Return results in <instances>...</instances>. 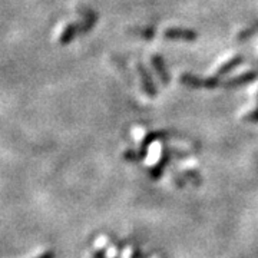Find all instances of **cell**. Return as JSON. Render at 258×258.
I'll return each mask as SVG.
<instances>
[{
    "label": "cell",
    "mask_w": 258,
    "mask_h": 258,
    "mask_svg": "<svg viewBox=\"0 0 258 258\" xmlns=\"http://www.w3.org/2000/svg\"><path fill=\"white\" fill-rule=\"evenodd\" d=\"M244 62V56H234L232 59H230L228 62H225V63L222 64L221 68L218 69V72H217V76H220V78H222V76H225V75H228L230 72H232L235 68H238L241 63Z\"/></svg>",
    "instance_id": "7"
},
{
    "label": "cell",
    "mask_w": 258,
    "mask_h": 258,
    "mask_svg": "<svg viewBox=\"0 0 258 258\" xmlns=\"http://www.w3.org/2000/svg\"><path fill=\"white\" fill-rule=\"evenodd\" d=\"M76 35H79V23L68 25V26L63 29V32H62L60 37H59L60 45H68V43H71Z\"/></svg>",
    "instance_id": "8"
},
{
    "label": "cell",
    "mask_w": 258,
    "mask_h": 258,
    "mask_svg": "<svg viewBox=\"0 0 258 258\" xmlns=\"http://www.w3.org/2000/svg\"><path fill=\"white\" fill-rule=\"evenodd\" d=\"M164 37L169 40H184V42H194L198 33L195 30L184 28H168L164 32Z\"/></svg>",
    "instance_id": "3"
},
{
    "label": "cell",
    "mask_w": 258,
    "mask_h": 258,
    "mask_svg": "<svg viewBox=\"0 0 258 258\" xmlns=\"http://www.w3.org/2000/svg\"><path fill=\"white\" fill-rule=\"evenodd\" d=\"M179 81L184 83L185 86L188 88H192V89H217L220 88L221 83V78L220 76H212V78H207V79H203V78H198L192 74H182Z\"/></svg>",
    "instance_id": "1"
},
{
    "label": "cell",
    "mask_w": 258,
    "mask_h": 258,
    "mask_svg": "<svg viewBox=\"0 0 258 258\" xmlns=\"http://www.w3.org/2000/svg\"><path fill=\"white\" fill-rule=\"evenodd\" d=\"M255 33H258V20L254 23V25H251L247 29H244L242 32H240V35H238V40H248L249 37L254 36Z\"/></svg>",
    "instance_id": "10"
},
{
    "label": "cell",
    "mask_w": 258,
    "mask_h": 258,
    "mask_svg": "<svg viewBox=\"0 0 258 258\" xmlns=\"http://www.w3.org/2000/svg\"><path fill=\"white\" fill-rule=\"evenodd\" d=\"M138 74H139V78H141V83H142V89H144V92L147 93L148 96H151V98H155V96L158 95L157 85H155V82H154V79H152L151 74L148 72L147 68H145L142 63H138Z\"/></svg>",
    "instance_id": "4"
},
{
    "label": "cell",
    "mask_w": 258,
    "mask_h": 258,
    "mask_svg": "<svg viewBox=\"0 0 258 258\" xmlns=\"http://www.w3.org/2000/svg\"><path fill=\"white\" fill-rule=\"evenodd\" d=\"M131 33H135V35H138V36L144 37V39H152V37L155 36V33H157V29L154 28V26H145V28H134L131 30Z\"/></svg>",
    "instance_id": "9"
},
{
    "label": "cell",
    "mask_w": 258,
    "mask_h": 258,
    "mask_svg": "<svg viewBox=\"0 0 258 258\" xmlns=\"http://www.w3.org/2000/svg\"><path fill=\"white\" fill-rule=\"evenodd\" d=\"M78 12L81 13V16H83V22L79 23V35L85 36L96 25V22H98V13L95 10L89 9V8H79Z\"/></svg>",
    "instance_id": "2"
},
{
    "label": "cell",
    "mask_w": 258,
    "mask_h": 258,
    "mask_svg": "<svg viewBox=\"0 0 258 258\" xmlns=\"http://www.w3.org/2000/svg\"><path fill=\"white\" fill-rule=\"evenodd\" d=\"M151 62H152V66H154V69L157 72L158 78L161 79V82L164 83V85H168V83L171 82V75L168 72L165 60L161 56L155 55L151 57Z\"/></svg>",
    "instance_id": "6"
},
{
    "label": "cell",
    "mask_w": 258,
    "mask_h": 258,
    "mask_svg": "<svg viewBox=\"0 0 258 258\" xmlns=\"http://www.w3.org/2000/svg\"><path fill=\"white\" fill-rule=\"evenodd\" d=\"M35 258H53V254L50 251H46V252H42L40 255H37Z\"/></svg>",
    "instance_id": "12"
},
{
    "label": "cell",
    "mask_w": 258,
    "mask_h": 258,
    "mask_svg": "<svg viewBox=\"0 0 258 258\" xmlns=\"http://www.w3.org/2000/svg\"><path fill=\"white\" fill-rule=\"evenodd\" d=\"M245 120H247V122H252V123H258V105L255 111H252L251 113H248V115L245 116Z\"/></svg>",
    "instance_id": "11"
},
{
    "label": "cell",
    "mask_w": 258,
    "mask_h": 258,
    "mask_svg": "<svg viewBox=\"0 0 258 258\" xmlns=\"http://www.w3.org/2000/svg\"><path fill=\"white\" fill-rule=\"evenodd\" d=\"M258 79V72L255 71H249V72H245V74L238 75V76H235V78H232L230 81H227V82H224V88H231V89H234V88H240V86H244V85H247V83L254 82V81H257Z\"/></svg>",
    "instance_id": "5"
}]
</instances>
